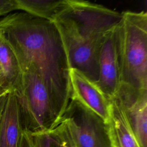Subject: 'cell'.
<instances>
[{
	"label": "cell",
	"mask_w": 147,
	"mask_h": 147,
	"mask_svg": "<svg viewBox=\"0 0 147 147\" xmlns=\"http://www.w3.org/2000/svg\"><path fill=\"white\" fill-rule=\"evenodd\" d=\"M0 29L22 73H34L43 82L60 121L70 101L71 88L68 60L55 25L25 12H16L0 20Z\"/></svg>",
	"instance_id": "cell-1"
},
{
	"label": "cell",
	"mask_w": 147,
	"mask_h": 147,
	"mask_svg": "<svg viewBox=\"0 0 147 147\" xmlns=\"http://www.w3.org/2000/svg\"><path fill=\"white\" fill-rule=\"evenodd\" d=\"M121 18V13L102 5L65 0L53 22L61 36L70 69H76L96 83L100 47L106 35Z\"/></svg>",
	"instance_id": "cell-2"
},
{
	"label": "cell",
	"mask_w": 147,
	"mask_h": 147,
	"mask_svg": "<svg viewBox=\"0 0 147 147\" xmlns=\"http://www.w3.org/2000/svg\"><path fill=\"white\" fill-rule=\"evenodd\" d=\"M121 14L117 28L120 86L147 90V13L126 11Z\"/></svg>",
	"instance_id": "cell-3"
},
{
	"label": "cell",
	"mask_w": 147,
	"mask_h": 147,
	"mask_svg": "<svg viewBox=\"0 0 147 147\" xmlns=\"http://www.w3.org/2000/svg\"><path fill=\"white\" fill-rule=\"evenodd\" d=\"M15 94V93H14ZM22 129L30 134L51 130L59 122L46 86L34 73H23L20 91L15 94Z\"/></svg>",
	"instance_id": "cell-4"
},
{
	"label": "cell",
	"mask_w": 147,
	"mask_h": 147,
	"mask_svg": "<svg viewBox=\"0 0 147 147\" xmlns=\"http://www.w3.org/2000/svg\"><path fill=\"white\" fill-rule=\"evenodd\" d=\"M59 122L75 147H113L109 124L75 100L70 99Z\"/></svg>",
	"instance_id": "cell-5"
},
{
	"label": "cell",
	"mask_w": 147,
	"mask_h": 147,
	"mask_svg": "<svg viewBox=\"0 0 147 147\" xmlns=\"http://www.w3.org/2000/svg\"><path fill=\"white\" fill-rule=\"evenodd\" d=\"M118 25L106 35L98 59L99 75L96 84L108 98L114 97L120 86Z\"/></svg>",
	"instance_id": "cell-6"
},
{
	"label": "cell",
	"mask_w": 147,
	"mask_h": 147,
	"mask_svg": "<svg viewBox=\"0 0 147 147\" xmlns=\"http://www.w3.org/2000/svg\"><path fill=\"white\" fill-rule=\"evenodd\" d=\"M71 99L75 100L109 124L110 100L97 84L75 68L69 70Z\"/></svg>",
	"instance_id": "cell-7"
},
{
	"label": "cell",
	"mask_w": 147,
	"mask_h": 147,
	"mask_svg": "<svg viewBox=\"0 0 147 147\" xmlns=\"http://www.w3.org/2000/svg\"><path fill=\"white\" fill-rule=\"evenodd\" d=\"M115 95L121 101L126 117L141 147H147V90L120 86Z\"/></svg>",
	"instance_id": "cell-8"
},
{
	"label": "cell",
	"mask_w": 147,
	"mask_h": 147,
	"mask_svg": "<svg viewBox=\"0 0 147 147\" xmlns=\"http://www.w3.org/2000/svg\"><path fill=\"white\" fill-rule=\"evenodd\" d=\"M22 131L17 98L11 91L6 96L0 119V147H20Z\"/></svg>",
	"instance_id": "cell-9"
},
{
	"label": "cell",
	"mask_w": 147,
	"mask_h": 147,
	"mask_svg": "<svg viewBox=\"0 0 147 147\" xmlns=\"http://www.w3.org/2000/svg\"><path fill=\"white\" fill-rule=\"evenodd\" d=\"M110 100L109 126L116 147H141L130 126L121 100L115 95Z\"/></svg>",
	"instance_id": "cell-10"
},
{
	"label": "cell",
	"mask_w": 147,
	"mask_h": 147,
	"mask_svg": "<svg viewBox=\"0 0 147 147\" xmlns=\"http://www.w3.org/2000/svg\"><path fill=\"white\" fill-rule=\"evenodd\" d=\"M0 68L6 86L15 94L22 85L23 73L16 56L0 29Z\"/></svg>",
	"instance_id": "cell-11"
},
{
	"label": "cell",
	"mask_w": 147,
	"mask_h": 147,
	"mask_svg": "<svg viewBox=\"0 0 147 147\" xmlns=\"http://www.w3.org/2000/svg\"><path fill=\"white\" fill-rule=\"evenodd\" d=\"M18 10L53 22L65 3V0H17Z\"/></svg>",
	"instance_id": "cell-12"
},
{
	"label": "cell",
	"mask_w": 147,
	"mask_h": 147,
	"mask_svg": "<svg viewBox=\"0 0 147 147\" xmlns=\"http://www.w3.org/2000/svg\"><path fill=\"white\" fill-rule=\"evenodd\" d=\"M30 135L33 147H63L55 127L47 131L30 134Z\"/></svg>",
	"instance_id": "cell-13"
},
{
	"label": "cell",
	"mask_w": 147,
	"mask_h": 147,
	"mask_svg": "<svg viewBox=\"0 0 147 147\" xmlns=\"http://www.w3.org/2000/svg\"><path fill=\"white\" fill-rule=\"evenodd\" d=\"M55 127L59 134L63 147H75L71 136L61 122H59Z\"/></svg>",
	"instance_id": "cell-14"
},
{
	"label": "cell",
	"mask_w": 147,
	"mask_h": 147,
	"mask_svg": "<svg viewBox=\"0 0 147 147\" xmlns=\"http://www.w3.org/2000/svg\"><path fill=\"white\" fill-rule=\"evenodd\" d=\"M18 10L17 0H0V16H6Z\"/></svg>",
	"instance_id": "cell-15"
},
{
	"label": "cell",
	"mask_w": 147,
	"mask_h": 147,
	"mask_svg": "<svg viewBox=\"0 0 147 147\" xmlns=\"http://www.w3.org/2000/svg\"><path fill=\"white\" fill-rule=\"evenodd\" d=\"M20 147H33L30 135L23 130Z\"/></svg>",
	"instance_id": "cell-16"
},
{
	"label": "cell",
	"mask_w": 147,
	"mask_h": 147,
	"mask_svg": "<svg viewBox=\"0 0 147 147\" xmlns=\"http://www.w3.org/2000/svg\"><path fill=\"white\" fill-rule=\"evenodd\" d=\"M7 95H3V96H2L0 97V119H1V115H2V113L5 105Z\"/></svg>",
	"instance_id": "cell-17"
},
{
	"label": "cell",
	"mask_w": 147,
	"mask_h": 147,
	"mask_svg": "<svg viewBox=\"0 0 147 147\" xmlns=\"http://www.w3.org/2000/svg\"><path fill=\"white\" fill-rule=\"evenodd\" d=\"M11 91L7 87L5 86L0 85V97L5 95H7Z\"/></svg>",
	"instance_id": "cell-18"
},
{
	"label": "cell",
	"mask_w": 147,
	"mask_h": 147,
	"mask_svg": "<svg viewBox=\"0 0 147 147\" xmlns=\"http://www.w3.org/2000/svg\"><path fill=\"white\" fill-rule=\"evenodd\" d=\"M0 85H2V86H5L6 87H7L5 84V81H4V79H3V75H2V72H1V68H0ZM10 89V88H9Z\"/></svg>",
	"instance_id": "cell-19"
},
{
	"label": "cell",
	"mask_w": 147,
	"mask_h": 147,
	"mask_svg": "<svg viewBox=\"0 0 147 147\" xmlns=\"http://www.w3.org/2000/svg\"><path fill=\"white\" fill-rule=\"evenodd\" d=\"M113 147H116V146H115V145H113Z\"/></svg>",
	"instance_id": "cell-20"
}]
</instances>
